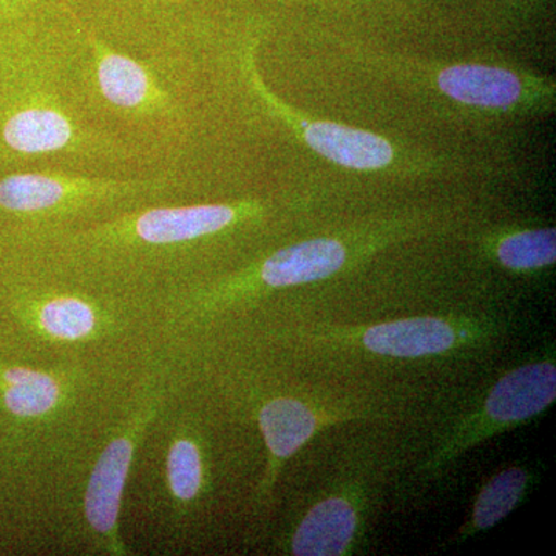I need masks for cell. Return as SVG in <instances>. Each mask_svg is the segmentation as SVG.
<instances>
[{
	"label": "cell",
	"instance_id": "cell-8",
	"mask_svg": "<svg viewBox=\"0 0 556 556\" xmlns=\"http://www.w3.org/2000/svg\"><path fill=\"white\" fill-rule=\"evenodd\" d=\"M258 422L270 455L268 477L274 479L278 468L328 422V415H320L298 399L280 397L260 409Z\"/></svg>",
	"mask_w": 556,
	"mask_h": 556
},
{
	"label": "cell",
	"instance_id": "cell-4",
	"mask_svg": "<svg viewBox=\"0 0 556 556\" xmlns=\"http://www.w3.org/2000/svg\"><path fill=\"white\" fill-rule=\"evenodd\" d=\"M121 50L185 49L204 28L206 0H56Z\"/></svg>",
	"mask_w": 556,
	"mask_h": 556
},
{
	"label": "cell",
	"instance_id": "cell-11",
	"mask_svg": "<svg viewBox=\"0 0 556 556\" xmlns=\"http://www.w3.org/2000/svg\"><path fill=\"white\" fill-rule=\"evenodd\" d=\"M305 141L325 159L351 169H379L393 160V148L387 139L340 124H311L305 129Z\"/></svg>",
	"mask_w": 556,
	"mask_h": 556
},
{
	"label": "cell",
	"instance_id": "cell-17",
	"mask_svg": "<svg viewBox=\"0 0 556 556\" xmlns=\"http://www.w3.org/2000/svg\"><path fill=\"white\" fill-rule=\"evenodd\" d=\"M167 477L172 493L179 501H190L199 495L203 466L199 448L188 439H179L172 445L167 459Z\"/></svg>",
	"mask_w": 556,
	"mask_h": 556
},
{
	"label": "cell",
	"instance_id": "cell-14",
	"mask_svg": "<svg viewBox=\"0 0 556 556\" xmlns=\"http://www.w3.org/2000/svg\"><path fill=\"white\" fill-rule=\"evenodd\" d=\"M3 379L9 383L5 404L13 415L36 417L46 415L56 405L60 388L54 379L28 368H11Z\"/></svg>",
	"mask_w": 556,
	"mask_h": 556
},
{
	"label": "cell",
	"instance_id": "cell-16",
	"mask_svg": "<svg viewBox=\"0 0 556 556\" xmlns=\"http://www.w3.org/2000/svg\"><path fill=\"white\" fill-rule=\"evenodd\" d=\"M40 313V327L51 338L78 340L87 338L97 325V317L90 303L72 295L50 299L43 303Z\"/></svg>",
	"mask_w": 556,
	"mask_h": 556
},
{
	"label": "cell",
	"instance_id": "cell-9",
	"mask_svg": "<svg viewBox=\"0 0 556 556\" xmlns=\"http://www.w3.org/2000/svg\"><path fill=\"white\" fill-rule=\"evenodd\" d=\"M357 511L346 497L332 496L316 504L292 536L291 552L299 556L343 555L353 543Z\"/></svg>",
	"mask_w": 556,
	"mask_h": 556
},
{
	"label": "cell",
	"instance_id": "cell-7",
	"mask_svg": "<svg viewBox=\"0 0 556 556\" xmlns=\"http://www.w3.org/2000/svg\"><path fill=\"white\" fill-rule=\"evenodd\" d=\"M345 262L346 249L340 241L309 240L280 249L252 277L266 288L298 287L332 276Z\"/></svg>",
	"mask_w": 556,
	"mask_h": 556
},
{
	"label": "cell",
	"instance_id": "cell-6",
	"mask_svg": "<svg viewBox=\"0 0 556 556\" xmlns=\"http://www.w3.org/2000/svg\"><path fill=\"white\" fill-rule=\"evenodd\" d=\"M459 334L447 320L438 317L402 318L372 325L358 334V342L371 353L390 357H424L456 346Z\"/></svg>",
	"mask_w": 556,
	"mask_h": 556
},
{
	"label": "cell",
	"instance_id": "cell-12",
	"mask_svg": "<svg viewBox=\"0 0 556 556\" xmlns=\"http://www.w3.org/2000/svg\"><path fill=\"white\" fill-rule=\"evenodd\" d=\"M439 89L453 100L481 108H508L521 98V80L507 70L456 65L439 75Z\"/></svg>",
	"mask_w": 556,
	"mask_h": 556
},
{
	"label": "cell",
	"instance_id": "cell-5",
	"mask_svg": "<svg viewBox=\"0 0 556 556\" xmlns=\"http://www.w3.org/2000/svg\"><path fill=\"white\" fill-rule=\"evenodd\" d=\"M555 397L554 362H535L507 372L497 380L479 412L456 428L438 452L434 464L447 463L478 442L541 415L554 404Z\"/></svg>",
	"mask_w": 556,
	"mask_h": 556
},
{
	"label": "cell",
	"instance_id": "cell-15",
	"mask_svg": "<svg viewBox=\"0 0 556 556\" xmlns=\"http://www.w3.org/2000/svg\"><path fill=\"white\" fill-rule=\"evenodd\" d=\"M497 258L506 268L525 270L554 265L556 258L555 229L526 230L501 241Z\"/></svg>",
	"mask_w": 556,
	"mask_h": 556
},
{
	"label": "cell",
	"instance_id": "cell-2",
	"mask_svg": "<svg viewBox=\"0 0 556 556\" xmlns=\"http://www.w3.org/2000/svg\"><path fill=\"white\" fill-rule=\"evenodd\" d=\"M61 9L90 118L161 166L185 169L200 119V60L192 43L130 53L102 38L67 7Z\"/></svg>",
	"mask_w": 556,
	"mask_h": 556
},
{
	"label": "cell",
	"instance_id": "cell-1",
	"mask_svg": "<svg viewBox=\"0 0 556 556\" xmlns=\"http://www.w3.org/2000/svg\"><path fill=\"white\" fill-rule=\"evenodd\" d=\"M161 164L90 118L61 5L0 31V174L131 175Z\"/></svg>",
	"mask_w": 556,
	"mask_h": 556
},
{
	"label": "cell",
	"instance_id": "cell-10",
	"mask_svg": "<svg viewBox=\"0 0 556 556\" xmlns=\"http://www.w3.org/2000/svg\"><path fill=\"white\" fill-rule=\"evenodd\" d=\"M131 455V439H116L110 442L91 473L86 495V515L90 526L102 535L112 536L118 526L121 500Z\"/></svg>",
	"mask_w": 556,
	"mask_h": 556
},
{
	"label": "cell",
	"instance_id": "cell-13",
	"mask_svg": "<svg viewBox=\"0 0 556 556\" xmlns=\"http://www.w3.org/2000/svg\"><path fill=\"white\" fill-rule=\"evenodd\" d=\"M527 482H529V475L517 467L507 468L490 479L479 493L471 510L467 535L492 529L511 514L525 496Z\"/></svg>",
	"mask_w": 556,
	"mask_h": 556
},
{
	"label": "cell",
	"instance_id": "cell-3",
	"mask_svg": "<svg viewBox=\"0 0 556 556\" xmlns=\"http://www.w3.org/2000/svg\"><path fill=\"white\" fill-rule=\"evenodd\" d=\"M181 167L131 175L68 170L0 174V219L46 248L62 233L130 208L166 203L188 188Z\"/></svg>",
	"mask_w": 556,
	"mask_h": 556
},
{
	"label": "cell",
	"instance_id": "cell-18",
	"mask_svg": "<svg viewBox=\"0 0 556 556\" xmlns=\"http://www.w3.org/2000/svg\"><path fill=\"white\" fill-rule=\"evenodd\" d=\"M56 7L50 0H0V31L43 16Z\"/></svg>",
	"mask_w": 556,
	"mask_h": 556
},
{
	"label": "cell",
	"instance_id": "cell-19",
	"mask_svg": "<svg viewBox=\"0 0 556 556\" xmlns=\"http://www.w3.org/2000/svg\"><path fill=\"white\" fill-rule=\"evenodd\" d=\"M50 2L51 3H56V0H50ZM56 5H58V3H56Z\"/></svg>",
	"mask_w": 556,
	"mask_h": 556
}]
</instances>
